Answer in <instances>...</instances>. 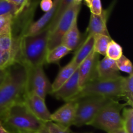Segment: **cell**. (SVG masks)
Segmentation results:
<instances>
[{
  "label": "cell",
  "mask_w": 133,
  "mask_h": 133,
  "mask_svg": "<svg viewBox=\"0 0 133 133\" xmlns=\"http://www.w3.org/2000/svg\"><path fill=\"white\" fill-rule=\"evenodd\" d=\"M6 69H5V70L0 69V78L5 76V75L6 74Z\"/></svg>",
  "instance_id": "obj_36"
},
{
  "label": "cell",
  "mask_w": 133,
  "mask_h": 133,
  "mask_svg": "<svg viewBox=\"0 0 133 133\" xmlns=\"http://www.w3.org/2000/svg\"><path fill=\"white\" fill-rule=\"evenodd\" d=\"M77 101H70L66 102V104L56 110L51 115V122L68 127L73 125L75 114H76Z\"/></svg>",
  "instance_id": "obj_12"
},
{
  "label": "cell",
  "mask_w": 133,
  "mask_h": 133,
  "mask_svg": "<svg viewBox=\"0 0 133 133\" xmlns=\"http://www.w3.org/2000/svg\"><path fill=\"white\" fill-rule=\"evenodd\" d=\"M14 17H15L14 16L11 14L0 16V29L9 26H11Z\"/></svg>",
  "instance_id": "obj_31"
},
{
  "label": "cell",
  "mask_w": 133,
  "mask_h": 133,
  "mask_svg": "<svg viewBox=\"0 0 133 133\" xmlns=\"http://www.w3.org/2000/svg\"><path fill=\"white\" fill-rule=\"evenodd\" d=\"M71 51L70 49L62 44H60L53 49L48 51L45 58V63L58 64L61 58L67 55Z\"/></svg>",
  "instance_id": "obj_20"
},
{
  "label": "cell",
  "mask_w": 133,
  "mask_h": 133,
  "mask_svg": "<svg viewBox=\"0 0 133 133\" xmlns=\"http://www.w3.org/2000/svg\"><path fill=\"white\" fill-rule=\"evenodd\" d=\"M123 55V49L122 46L118 43L112 39L107 47L105 56L110 59L117 61Z\"/></svg>",
  "instance_id": "obj_26"
},
{
  "label": "cell",
  "mask_w": 133,
  "mask_h": 133,
  "mask_svg": "<svg viewBox=\"0 0 133 133\" xmlns=\"http://www.w3.org/2000/svg\"><path fill=\"white\" fill-rule=\"evenodd\" d=\"M81 88L79 83V73L77 69L72 76L62 84L58 90L51 92V94L57 99L68 101H72L79 93Z\"/></svg>",
  "instance_id": "obj_11"
},
{
  "label": "cell",
  "mask_w": 133,
  "mask_h": 133,
  "mask_svg": "<svg viewBox=\"0 0 133 133\" xmlns=\"http://www.w3.org/2000/svg\"><path fill=\"white\" fill-rule=\"evenodd\" d=\"M127 103H120L117 99H112L99 111L89 125L103 130L107 133L123 127L120 112Z\"/></svg>",
  "instance_id": "obj_5"
},
{
  "label": "cell",
  "mask_w": 133,
  "mask_h": 133,
  "mask_svg": "<svg viewBox=\"0 0 133 133\" xmlns=\"http://www.w3.org/2000/svg\"><path fill=\"white\" fill-rule=\"evenodd\" d=\"M18 47H19V42L14 40L12 32H9L0 36V52L9 51Z\"/></svg>",
  "instance_id": "obj_24"
},
{
  "label": "cell",
  "mask_w": 133,
  "mask_h": 133,
  "mask_svg": "<svg viewBox=\"0 0 133 133\" xmlns=\"http://www.w3.org/2000/svg\"><path fill=\"white\" fill-rule=\"evenodd\" d=\"M74 1H75V2H77V3H81V2H82V1H83V0H74Z\"/></svg>",
  "instance_id": "obj_39"
},
{
  "label": "cell",
  "mask_w": 133,
  "mask_h": 133,
  "mask_svg": "<svg viewBox=\"0 0 133 133\" xmlns=\"http://www.w3.org/2000/svg\"><path fill=\"white\" fill-rule=\"evenodd\" d=\"M27 67L21 61H16L6 68L0 84V116L10 106L23 101L27 93Z\"/></svg>",
  "instance_id": "obj_1"
},
{
  "label": "cell",
  "mask_w": 133,
  "mask_h": 133,
  "mask_svg": "<svg viewBox=\"0 0 133 133\" xmlns=\"http://www.w3.org/2000/svg\"><path fill=\"white\" fill-rule=\"evenodd\" d=\"M109 133H127V131L125 130V129L123 127H122V128H119L118 129L115 130L114 131H112V132Z\"/></svg>",
  "instance_id": "obj_35"
},
{
  "label": "cell",
  "mask_w": 133,
  "mask_h": 133,
  "mask_svg": "<svg viewBox=\"0 0 133 133\" xmlns=\"http://www.w3.org/2000/svg\"><path fill=\"white\" fill-rule=\"evenodd\" d=\"M81 45L77 48V51L72 59L77 66L88 57L90 53L94 50V35H88L84 41L81 42Z\"/></svg>",
  "instance_id": "obj_18"
},
{
  "label": "cell",
  "mask_w": 133,
  "mask_h": 133,
  "mask_svg": "<svg viewBox=\"0 0 133 133\" xmlns=\"http://www.w3.org/2000/svg\"><path fill=\"white\" fill-rule=\"evenodd\" d=\"M77 68L78 66L75 63L74 60L71 59V61L66 66L61 68L55 81L51 84V92L58 90L62 84H64L72 76Z\"/></svg>",
  "instance_id": "obj_17"
},
{
  "label": "cell",
  "mask_w": 133,
  "mask_h": 133,
  "mask_svg": "<svg viewBox=\"0 0 133 133\" xmlns=\"http://www.w3.org/2000/svg\"><path fill=\"white\" fill-rule=\"evenodd\" d=\"M0 133H9L6 131V130L3 127V125H1V123H0Z\"/></svg>",
  "instance_id": "obj_37"
},
{
  "label": "cell",
  "mask_w": 133,
  "mask_h": 133,
  "mask_svg": "<svg viewBox=\"0 0 133 133\" xmlns=\"http://www.w3.org/2000/svg\"><path fill=\"white\" fill-rule=\"evenodd\" d=\"M74 1V0H60L57 12H56L55 14L54 17H53V19L51 20V23L48 26L49 27V29L50 32H51L53 31L54 27H55L57 23L59 20L61 16L67 10L68 8L70 6V5Z\"/></svg>",
  "instance_id": "obj_23"
},
{
  "label": "cell",
  "mask_w": 133,
  "mask_h": 133,
  "mask_svg": "<svg viewBox=\"0 0 133 133\" xmlns=\"http://www.w3.org/2000/svg\"><path fill=\"white\" fill-rule=\"evenodd\" d=\"M97 79H114L121 77L119 70L116 61L105 56L101 61H99L97 66Z\"/></svg>",
  "instance_id": "obj_14"
},
{
  "label": "cell",
  "mask_w": 133,
  "mask_h": 133,
  "mask_svg": "<svg viewBox=\"0 0 133 133\" xmlns=\"http://www.w3.org/2000/svg\"><path fill=\"white\" fill-rule=\"evenodd\" d=\"M53 6V0H42L40 1V8L45 12H48V11H49L52 9Z\"/></svg>",
  "instance_id": "obj_32"
},
{
  "label": "cell",
  "mask_w": 133,
  "mask_h": 133,
  "mask_svg": "<svg viewBox=\"0 0 133 133\" xmlns=\"http://www.w3.org/2000/svg\"><path fill=\"white\" fill-rule=\"evenodd\" d=\"M41 133H70V128L53 122L45 123V128Z\"/></svg>",
  "instance_id": "obj_28"
},
{
  "label": "cell",
  "mask_w": 133,
  "mask_h": 133,
  "mask_svg": "<svg viewBox=\"0 0 133 133\" xmlns=\"http://www.w3.org/2000/svg\"><path fill=\"white\" fill-rule=\"evenodd\" d=\"M24 9L25 7L16 6L14 4L8 2L6 0H0V16L11 14L16 16Z\"/></svg>",
  "instance_id": "obj_25"
},
{
  "label": "cell",
  "mask_w": 133,
  "mask_h": 133,
  "mask_svg": "<svg viewBox=\"0 0 133 133\" xmlns=\"http://www.w3.org/2000/svg\"><path fill=\"white\" fill-rule=\"evenodd\" d=\"M81 34L77 26V20H76L71 28L64 34L61 40V44L71 51L79 46L82 42L81 41Z\"/></svg>",
  "instance_id": "obj_16"
},
{
  "label": "cell",
  "mask_w": 133,
  "mask_h": 133,
  "mask_svg": "<svg viewBox=\"0 0 133 133\" xmlns=\"http://www.w3.org/2000/svg\"><path fill=\"white\" fill-rule=\"evenodd\" d=\"M19 61V46L11 51L0 52V69L5 70L16 61Z\"/></svg>",
  "instance_id": "obj_19"
},
{
  "label": "cell",
  "mask_w": 133,
  "mask_h": 133,
  "mask_svg": "<svg viewBox=\"0 0 133 133\" xmlns=\"http://www.w3.org/2000/svg\"><path fill=\"white\" fill-rule=\"evenodd\" d=\"M29 110L40 120L44 123L51 122V114L45 103V99L31 92H27L23 99Z\"/></svg>",
  "instance_id": "obj_10"
},
{
  "label": "cell",
  "mask_w": 133,
  "mask_h": 133,
  "mask_svg": "<svg viewBox=\"0 0 133 133\" xmlns=\"http://www.w3.org/2000/svg\"><path fill=\"white\" fill-rule=\"evenodd\" d=\"M117 66L119 71L127 73L129 75L132 74V65L131 61L125 55H122L118 60L116 61Z\"/></svg>",
  "instance_id": "obj_29"
},
{
  "label": "cell",
  "mask_w": 133,
  "mask_h": 133,
  "mask_svg": "<svg viewBox=\"0 0 133 133\" xmlns=\"http://www.w3.org/2000/svg\"><path fill=\"white\" fill-rule=\"evenodd\" d=\"M99 61V54L93 50L78 66L79 83L81 88L97 79V66Z\"/></svg>",
  "instance_id": "obj_9"
},
{
  "label": "cell",
  "mask_w": 133,
  "mask_h": 133,
  "mask_svg": "<svg viewBox=\"0 0 133 133\" xmlns=\"http://www.w3.org/2000/svg\"><path fill=\"white\" fill-rule=\"evenodd\" d=\"M128 106L132 107L133 105V74L123 77L122 84V97Z\"/></svg>",
  "instance_id": "obj_21"
},
{
  "label": "cell",
  "mask_w": 133,
  "mask_h": 133,
  "mask_svg": "<svg viewBox=\"0 0 133 133\" xmlns=\"http://www.w3.org/2000/svg\"><path fill=\"white\" fill-rule=\"evenodd\" d=\"M112 99L104 96H89L77 100V107L72 125H89L99 111Z\"/></svg>",
  "instance_id": "obj_6"
},
{
  "label": "cell",
  "mask_w": 133,
  "mask_h": 133,
  "mask_svg": "<svg viewBox=\"0 0 133 133\" xmlns=\"http://www.w3.org/2000/svg\"><path fill=\"white\" fill-rule=\"evenodd\" d=\"M84 1H85L86 4H87V6H88V7H89L90 5L91 2H92V0H84Z\"/></svg>",
  "instance_id": "obj_38"
},
{
  "label": "cell",
  "mask_w": 133,
  "mask_h": 133,
  "mask_svg": "<svg viewBox=\"0 0 133 133\" xmlns=\"http://www.w3.org/2000/svg\"><path fill=\"white\" fill-rule=\"evenodd\" d=\"M109 14H110L109 10H103L102 13L100 15L91 14L89 23L86 31L87 36L96 35L110 36L107 25V22Z\"/></svg>",
  "instance_id": "obj_13"
},
{
  "label": "cell",
  "mask_w": 133,
  "mask_h": 133,
  "mask_svg": "<svg viewBox=\"0 0 133 133\" xmlns=\"http://www.w3.org/2000/svg\"><path fill=\"white\" fill-rule=\"evenodd\" d=\"M53 6L52 9L48 12H45L41 18L37 21L35 22H32L31 23L27 29L26 30L24 35H32L38 33L44 29L48 27V25L51 23L53 19L56 12H57V8L58 6L60 0H53Z\"/></svg>",
  "instance_id": "obj_15"
},
{
  "label": "cell",
  "mask_w": 133,
  "mask_h": 133,
  "mask_svg": "<svg viewBox=\"0 0 133 133\" xmlns=\"http://www.w3.org/2000/svg\"><path fill=\"white\" fill-rule=\"evenodd\" d=\"M123 127L127 133H133V109L125 107L122 116Z\"/></svg>",
  "instance_id": "obj_27"
},
{
  "label": "cell",
  "mask_w": 133,
  "mask_h": 133,
  "mask_svg": "<svg viewBox=\"0 0 133 133\" xmlns=\"http://www.w3.org/2000/svg\"><path fill=\"white\" fill-rule=\"evenodd\" d=\"M11 26H9V27H5V28H3V29H0V36H2V35H5V34L9 33V32H11Z\"/></svg>",
  "instance_id": "obj_34"
},
{
  "label": "cell",
  "mask_w": 133,
  "mask_h": 133,
  "mask_svg": "<svg viewBox=\"0 0 133 133\" xmlns=\"http://www.w3.org/2000/svg\"><path fill=\"white\" fill-rule=\"evenodd\" d=\"M27 67V92H31L45 99L51 92V84L44 71L42 65Z\"/></svg>",
  "instance_id": "obj_8"
},
{
  "label": "cell",
  "mask_w": 133,
  "mask_h": 133,
  "mask_svg": "<svg viewBox=\"0 0 133 133\" xmlns=\"http://www.w3.org/2000/svg\"><path fill=\"white\" fill-rule=\"evenodd\" d=\"M6 1L16 6L24 8L29 3L31 0H6Z\"/></svg>",
  "instance_id": "obj_33"
},
{
  "label": "cell",
  "mask_w": 133,
  "mask_h": 133,
  "mask_svg": "<svg viewBox=\"0 0 133 133\" xmlns=\"http://www.w3.org/2000/svg\"><path fill=\"white\" fill-rule=\"evenodd\" d=\"M3 78H4V77H3L0 78V84H1V83H2L3 80Z\"/></svg>",
  "instance_id": "obj_40"
},
{
  "label": "cell",
  "mask_w": 133,
  "mask_h": 133,
  "mask_svg": "<svg viewBox=\"0 0 133 133\" xmlns=\"http://www.w3.org/2000/svg\"><path fill=\"white\" fill-rule=\"evenodd\" d=\"M123 77L121 76L114 79L97 78L82 87L79 93L72 101H77L89 96H104L113 99L122 98Z\"/></svg>",
  "instance_id": "obj_4"
},
{
  "label": "cell",
  "mask_w": 133,
  "mask_h": 133,
  "mask_svg": "<svg viewBox=\"0 0 133 133\" xmlns=\"http://www.w3.org/2000/svg\"><path fill=\"white\" fill-rule=\"evenodd\" d=\"M81 9V3L73 1L62 14L53 31L49 33L48 41V51L53 49L61 44V40L64 34L71 28L77 17Z\"/></svg>",
  "instance_id": "obj_7"
},
{
  "label": "cell",
  "mask_w": 133,
  "mask_h": 133,
  "mask_svg": "<svg viewBox=\"0 0 133 133\" xmlns=\"http://www.w3.org/2000/svg\"><path fill=\"white\" fill-rule=\"evenodd\" d=\"M90 133H91V132H90Z\"/></svg>",
  "instance_id": "obj_41"
},
{
  "label": "cell",
  "mask_w": 133,
  "mask_h": 133,
  "mask_svg": "<svg viewBox=\"0 0 133 133\" xmlns=\"http://www.w3.org/2000/svg\"><path fill=\"white\" fill-rule=\"evenodd\" d=\"M49 27L32 35H23L19 42V61L29 66H36L45 64L48 52L49 37Z\"/></svg>",
  "instance_id": "obj_3"
},
{
  "label": "cell",
  "mask_w": 133,
  "mask_h": 133,
  "mask_svg": "<svg viewBox=\"0 0 133 133\" xmlns=\"http://www.w3.org/2000/svg\"><path fill=\"white\" fill-rule=\"evenodd\" d=\"M91 14L100 15L103 12L102 4L101 0H92L89 6Z\"/></svg>",
  "instance_id": "obj_30"
},
{
  "label": "cell",
  "mask_w": 133,
  "mask_h": 133,
  "mask_svg": "<svg viewBox=\"0 0 133 133\" xmlns=\"http://www.w3.org/2000/svg\"><path fill=\"white\" fill-rule=\"evenodd\" d=\"M0 123L9 133H41L45 127V123L38 119L23 101L6 109L0 116Z\"/></svg>",
  "instance_id": "obj_2"
},
{
  "label": "cell",
  "mask_w": 133,
  "mask_h": 133,
  "mask_svg": "<svg viewBox=\"0 0 133 133\" xmlns=\"http://www.w3.org/2000/svg\"><path fill=\"white\" fill-rule=\"evenodd\" d=\"M94 51L97 54L105 56L108 45L112 40L110 36L96 35H94Z\"/></svg>",
  "instance_id": "obj_22"
}]
</instances>
